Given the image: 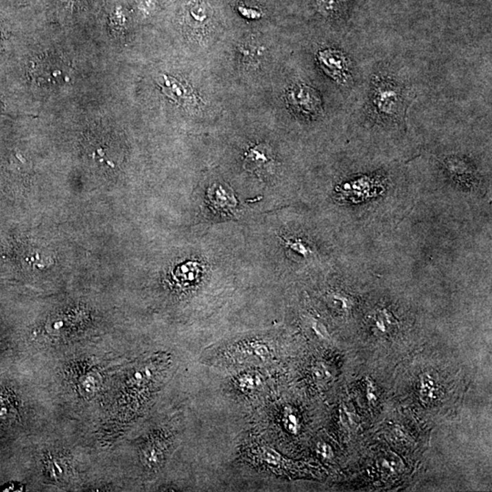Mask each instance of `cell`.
<instances>
[{"mask_svg":"<svg viewBox=\"0 0 492 492\" xmlns=\"http://www.w3.org/2000/svg\"><path fill=\"white\" fill-rule=\"evenodd\" d=\"M318 58L321 65L326 69L330 76L335 78L338 82H347L349 78V71L346 58L343 55L338 51L327 49V51H321Z\"/></svg>","mask_w":492,"mask_h":492,"instance_id":"cell-1","label":"cell"},{"mask_svg":"<svg viewBox=\"0 0 492 492\" xmlns=\"http://www.w3.org/2000/svg\"><path fill=\"white\" fill-rule=\"evenodd\" d=\"M285 248L291 253L299 262L315 261L316 252L305 239L296 236H280Z\"/></svg>","mask_w":492,"mask_h":492,"instance_id":"cell-2","label":"cell"},{"mask_svg":"<svg viewBox=\"0 0 492 492\" xmlns=\"http://www.w3.org/2000/svg\"><path fill=\"white\" fill-rule=\"evenodd\" d=\"M375 104L380 113L393 116L400 104L399 93L391 86H384L377 91Z\"/></svg>","mask_w":492,"mask_h":492,"instance_id":"cell-3","label":"cell"},{"mask_svg":"<svg viewBox=\"0 0 492 492\" xmlns=\"http://www.w3.org/2000/svg\"><path fill=\"white\" fill-rule=\"evenodd\" d=\"M327 305L336 312L349 315L357 305L355 298L344 291H329L325 296Z\"/></svg>","mask_w":492,"mask_h":492,"instance_id":"cell-4","label":"cell"},{"mask_svg":"<svg viewBox=\"0 0 492 492\" xmlns=\"http://www.w3.org/2000/svg\"><path fill=\"white\" fill-rule=\"evenodd\" d=\"M371 324L382 333L392 332L399 325V321L394 313L388 307H379L371 313Z\"/></svg>","mask_w":492,"mask_h":492,"instance_id":"cell-5","label":"cell"},{"mask_svg":"<svg viewBox=\"0 0 492 492\" xmlns=\"http://www.w3.org/2000/svg\"><path fill=\"white\" fill-rule=\"evenodd\" d=\"M272 155L268 147L257 146L250 151L246 159V168L248 171H260L271 163Z\"/></svg>","mask_w":492,"mask_h":492,"instance_id":"cell-6","label":"cell"},{"mask_svg":"<svg viewBox=\"0 0 492 492\" xmlns=\"http://www.w3.org/2000/svg\"><path fill=\"white\" fill-rule=\"evenodd\" d=\"M202 266L198 263H186L178 268L175 277H176L178 282H180L182 285H190L191 283L196 282L199 277H201L202 273Z\"/></svg>","mask_w":492,"mask_h":492,"instance_id":"cell-7","label":"cell"},{"mask_svg":"<svg viewBox=\"0 0 492 492\" xmlns=\"http://www.w3.org/2000/svg\"><path fill=\"white\" fill-rule=\"evenodd\" d=\"M437 382L430 375L425 374L424 376H422L421 385H419V395H421L422 401L430 403L437 399Z\"/></svg>","mask_w":492,"mask_h":492,"instance_id":"cell-8","label":"cell"},{"mask_svg":"<svg viewBox=\"0 0 492 492\" xmlns=\"http://www.w3.org/2000/svg\"><path fill=\"white\" fill-rule=\"evenodd\" d=\"M283 425L292 434H296L300 430L299 419L291 410H286L283 414Z\"/></svg>","mask_w":492,"mask_h":492,"instance_id":"cell-9","label":"cell"},{"mask_svg":"<svg viewBox=\"0 0 492 492\" xmlns=\"http://www.w3.org/2000/svg\"><path fill=\"white\" fill-rule=\"evenodd\" d=\"M400 469H401V460L396 455L383 458L382 471L386 472V474L393 475L399 471Z\"/></svg>","mask_w":492,"mask_h":492,"instance_id":"cell-10","label":"cell"},{"mask_svg":"<svg viewBox=\"0 0 492 492\" xmlns=\"http://www.w3.org/2000/svg\"><path fill=\"white\" fill-rule=\"evenodd\" d=\"M339 2V0H322L319 4V10L325 15H330L338 10Z\"/></svg>","mask_w":492,"mask_h":492,"instance_id":"cell-11","label":"cell"},{"mask_svg":"<svg viewBox=\"0 0 492 492\" xmlns=\"http://www.w3.org/2000/svg\"><path fill=\"white\" fill-rule=\"evenodd\" d=\"M232 199L233 197L228 196L226 191H225L224 196L220 197L218 191L215 190V196L213 197L212 201L215 202L216 207H224L225 209V208L232 207V202H230Z\"/></svg>","mask_w":492,"mask_h":492,"instance_id":"cell-12","label":"cell"},{"mask_svg":"<svg viewBox=\"0 0 492 492\" xmlns=\"http://www.w3.org/2000/svg\"><path fill=\"white\" fill-rule=\"evenodd\" d=\"M310 324L313 330L315 331L316 333H318L319 336H321V338H328V336L329 335H328L327 328L323 324L314 318L311 319Z\"/></svg>","mask_w":492,"mask_h":492,"instance_id":"cell-13","label":"cell"},{"mask_svg":"<svg viewBox=\"0 0 492 492\" xmlns=\"http://www.w3.org/2000/svg\"><path fill=\"white\" fill-rule=\"evenodd\" d=\"M238 10L242 15L247 19H257L262 16V13L258 10H252V8L239 7Z\"/></svg>","mask_w":492,"mask_h":492,"instance_id":"cell-14","label":"cell"},{"mask_svg":"<svg viewBox=\"0 0 492 492\" xmlns=\"http://www.w3.org/2000/svg\"><path fill=\"white\" fill-rule=\"evenodd\" d=\"M191 15L196 21H204L207 19V11L204 7L199 5V7L194 8V10H191Z\"/></svg>","mask_w":492,"mask_h":492,"instance_id":"cell-15","label":"cell"},{"mask_svg":"<svg viewBox=\"0 0 492 492\" xmlns=\"http://www.w3.org/2000/svg\"><path fill=\"white\" fill-rule=\"evenodd\" d=\"M239 385H240L242 388L251 389L255 386L254 377L251 376H244L241 377L240 380H239Z\"/></svg>","mask_w":492,"mask_h":492,"instance_id":"cell-16","label":"cell"},{"mask_svg":"<svg viewBox=\"0 0 492 492\" xmlns=\"http://www.w3.org/2000/svg\"><path fill=\"white\" fill-rule=\"evenodd\" d=\"M319 449L318 452L320 453L322 456H323L324 458H329L332 457L333 456V452L332 449H331V447L328 446L327 444H320L319 445Z\"/></svg>","mask_w":492,"mask_h":492,"instance_id":"cell-17","label":"cell"}]
</instances>
